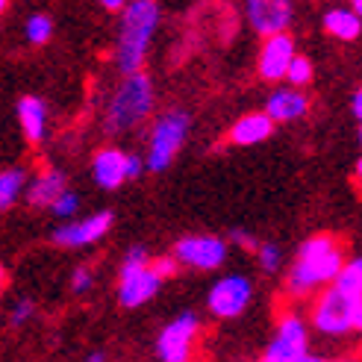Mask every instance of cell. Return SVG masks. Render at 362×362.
Wrapping results in <instances>:
<instances>
[{"instance_id":"obj_1","label":"cell","mask_w":362,"mask_h":362,"mask_svg":"<svg viewBox=\"0 0 362 362\" xmlns=\"http://www.w3.org/2000/svg\"><path fill=\"white\" fill-rule=\"evenodd\" d=\"M345 265H348L345 250L336 242V236H330V233L310 236L300 245L298 259L286 277V292L295 298H306L324 286L330 288L341 271H345Z\"/></svg>"},{"instance_id":"obj_2","label":"cell","mask_w":362,"mask_h":362,"mask_svg":"<svg viewBox=\"0 0 362 362\" xmlns=\"http://www.w3.org/2000/svg\"><path fill=\"white\" fill-rule=\"evenodd\" d=\"M156 24H159V6L156 4H151V0L127 4L124 18H121L118 45H115V62H118L124 77L141 74V62L148 57Z\"/></svg>"},{"instance_id":"obj_3","label":"cell","mask_w":362,"mask_h":362,"mask_svg":"<svg viewBox=\"0 0 362 362\" xmlns=\"http://www.w3.org/2000/svg\"><path fill=\"white\" fill-rule=\"evenodd\" d=\"M153 110V86L151 77L144 74H133L124 77V83L115 88V95L106 106L103 115V130L106 133H124L130 127L141 124Z\"/></svg>"},{"instance_id":"obj_4","label":"cell","mask_w":362,"mask_h":362,"mask_svg":"<svg viewBox=\"0 0 362 362\" xmlns=\"http://www.w3.org/2000/svg\"><path fill=\"white\" fill-rule=\"evenodd\" d=\"M186 133H189V115L180 112V110H171L165 115H159L156 124H153V133H151V151H148V171L159 174L165 171L177 151L183 148L186 141Z\"/></svg>"},{"instance_id":"obj_5","label":"cell","mask_w":362,"mask_h":362,"mask_svg":"<svg viewBox=\"0 0 362 362\" xmlns=\"http://www.w3.org/2000/svg\"><path fill=\"white\" fill-rule=\"evenodd\" d=\"M354 298L339 292L336 286L324 288L313 303V327L324 336H341L354 330Z\"/></svg>"},{"instance_id":"obj_6","label":"cell","mask_w":362,"mask_h":362,"mask_svg":"<svg viewBox=\"0 0 362 362\" xmlns=\"http://www.w3.org/2000/svg\"><path fill=\"white\" fill-rule=\"evenodd\" d=\"M310 333L300 315L286 313L277 324V333L265 348V362H303L310 356Z\"/></svg>"},{"instance_id":"obj_7","label":"cell","mask_w":362,"mask_h":362,"mask_svg":"<svg viewBox=\"0 0 362 362\" xmlns=\"http://www.w3.org/2000/svg\"><path fill=\"white\" fill-rule=\"evenodd\" d=\"M201 333V321L194 313H180L171 324H165V330L156 339V354L162 362H189L194 339Z\"/></svg>"},{"instance_id":"obj_8","label":"cell","mask_w":362,"mask_h":362,"mask_svg":"<svg viewBox=\"0 0 362 362\" xmlns=\"http://www.w3.org/2000/svg\"><path fill=\"white\" fill-rule=\"evenodd\" d=\"M250 298H253L250 280L242 274H227L218 283H212L209 295H206V306L215 318H236L247 310Z\"/></svg>"},{"instance_id":"obj_9","label":"cell","mask_w":362,"mask_h":362,"mask_svg":"<svg viewBox=\"0 0 362 362\" xmlns=\"http://www.w3.org/2000/svg\"><path fill=\"white\" fill-rule=\"evenodd\" d=\"M174 259L201 271L221 268L227 259V242L218 236H183L174 245Z\"/></svg>"},{"instance_id":"obj_10","label":"cell","mask_w":362,"mask_h":362,"mask_svg":"<svg viewBox=\"0 0 362 362\" xmlns=\"http://www.w3.org/2000/svg\"><path fill=\"white\" fill-rule=\"evenodd\" d=\"M247 12V24L257 30L262 39H277L286 35V30L292 27V6L283 0H250L245 6Z\"/></svg>"},{"instance_id":"obj_11","label":"cell","mask_w":362,"mask_h":362,"mask_svg":"<svg viewBox=\"0 0 362 362\" xmlns=\"http://www.w3.org/2000/svg\"><path fill=\"white\" fill-rule=\"evenodd\" d=\"M112 227V212H95L83 221H71L53 230V242L62 247H86L98 239H103V233Z\"/></svg>"},{"instance_id":"obj_12","label":"cell","mask_w":362,"mask_h":362,"mask_svg":"<svg viewBox=\"0 0 362 362\" xmlns=\"http://www.w3.org/2000/svg\"><path fill=\"white\" fill-rule=\"evenodd\" d=\"M298 59L295 53V39L292 35H277V39H268L259 50V77L274 83V80H286L288 68Z\"/></svg>"},{"instance_id":"obj_13","label":"cell","mask_w":362,"mask_h":362,"mask_svg":"<svg viewBox=\"0 0 362 362\" xmlns=\"http://www.w3.org/2000/svg\"><path fill=\"white\" fill-rule=\"evenodd\" d=\"M162 286V277L151 268L139 271V274H130V277H121L118 280V303L127 306V310H133V306H141L148 303Z\"/></svg>"},{"instance_id":"obj_14","label":"cell","mask_w":362,"mask_h":362,"mask_svg":"<svg viewBox=\"0 0 362 362\" xmlns=\"http://www.w3.org/2000/svg\"><path fill=\"white\" fill-rule=\"evenodd\" d=\"M92 174L100 189H118L127 180V153L118 148H103L92 159Z\"/></svg>"},{"instance_id":"obj_15","label":"cell","mask_w":362,"mask_h":362,"mask_svg":"<svg viewBox=\"0 0 362 362\" xmlns=\"http://www.w3.org/2000/svg\"><path fill=\"white\" fill-rule=\"evenodd\" d=\"M68 192V180L62 171H45L33 180V186L27 189V201L35 209H53L57 201Z\"/></svg>"},{"instance_id":"obj_16","label":"cell","mask_w":362,"mask_h":362,"mask_svg":"<svg viewBox=\"0 0 362 362\" xmlns=\"http://www.w3.org/2000/svg\"><path fill=\"white\" fill-rule=\"evenodd\" d=\"M271 133H274V121L268 118V112H247L230 127L227 139L233 144H239V148H250V144L265 141Z\"/></svg>"},{"instance_id":"obj_17","label":"cell","mask_w":362,"mask_h":362,"mask_svg":"<svg viewBox=\"0 0 362 362\" xmlns=\"http://www.w3.org/2000/svg\"><path fill=\"white\" fill-rule=\"evenodd\" d=\"M306 110H310V100L298 88H277L265 103V112L271 121H295L306 115Z\"/></svg>"},{"instance_id":"obj_18","label":"cell","mask_w":362,"mask_h":362,"mask_svg":"<svg viewBox=\"0 0 362 362\" xmlns=\"http://www.w3.org/2000/svg\"><path fill=\"white\" fill-rule=\"evenodd\" d=\"M18 121H21V130L27 136L30 144H39L45 139V127H47V106L42 98H21L18 100Z\"/></svg>"},{"instance_id":"obj_19","label":"cell","mask_w":362,"mask_h":362,"mask_svg":"<svg viewBox=\"0 0 362 362\" xmlns=\"http://www.w3.org/2000/svg\"><path fill=\"white\" fill-rule=\"evenodd\" d=\"M324 30H327L333 39L354 42L362 33V18L354 9H330L327 15H324Z\"/></svg>"},{"instance_id":"obj_20","label":"cell","mask_w":362,"mask_h":362,"mask_svg":"<svg viewBox=\"0 0 362 362\" xmlns=\"http://www.w3.org/2000/svg\"><path fill=\"white\" fill-rule=\"evenodd\" d=\"M339 292H345L348 298H354V300H362V257H356V259H348V265H345V271L339 274V280L333 283Z\"/></svg>"},{"instance_id":"obj_21","label":"cell","mask_w":362,"mask_h":362,"mask_svg":"<svg viewBox=\"0 0 362 362\" xmlns=\"http://www.w3.org/2000/svg\"><path fill=\"white\" fill-rule=\"evenodd\" d=\"M24 180H27V174L18 165L6 168L4 174H0V206L4 209H9L18 201V194H21V189H24Z\"/></svg>"},{"instance_id":"obj_22","label":"cell","mask_w":362,"mask_h":362,"mask_svg":"<svg viewBox=\"0 0 362 362\" xmlns=\"http://www.w3.org/2000/svg\"><path fill=\"white\" fill-rule=\"evenodd\" d=\"M50 33H53V21H50L47 15L35 12V15L27 18V39H30L33 45H45V42L50 39Z\"/></svg>"},{"instance_id":"obj_23","label":"cell","mask_w":362,"mask_h":362,"mask_svg":"<svg viewBox=\"0 0 362 362\" xmlns=\"http://www.w3.org/2000/svg\"><path fill=\"white\" fill-rule=\"evenodd\" d=\"M153 262L148 259V250H144L141 245L130 247L127 250V257H124V265H121V277H130V274H139V271L144 268H151Z\"/></svg>"},{"instance_id":"obj_24","label":"cell","mask_w":362,"mask_h":362,"mask_svg":"<svg viewBox=\"0 0 362 362\" xmlns=\"http://www.w3.org/2000/svg\"><path fill=\"white\" fill-rule=\"evenodd\" d=\"M288 83H292V88H300V86H306L313 80V62L306 59V57H298L295 62H292V68H288V77H286Z\"/></svg>"},{"instance_id":"obj_25","label":"cell","mask_w":362,"mask_h":362,"mask_svg":"<svg viewBox=\"0 0 362 362\" xmlns=\"http://www.w3.org/2000/svg\"><path fill=\"white\" fill-rule=\"evenodd\" d=\"M257 259H259V268L271 274V271H277L283 265V250L277 245H262L257 250Z\"/></svg>"},{"instance_id":"obj_26","label":"cell","mask_w":362,"mask_h":362,"mask_svg":"<svg viewBox=\"0 0 362 362\" xmlns=\"http://www.w3.org/2000/svg\"><path fill=\"white\" fill-rule=\"evenodd\" d=\"M77 209H80V197L74 194V192H65L59 201H57V206H53L50 212L57 215V218H62V221H68V218H74L77 215Z\"/></svg>"},{"instance_id":"obj_27","label":"cell","mask_w":362,"mask_h":362,"mask_svg":"<svg viewBox=\"0 0 362 362\" xmlns=\"http://www.w3.org/2000/svg\"><path fill=\"white\" fill-rule=\"evenodd\" d=\"M33 310H35V303L30 298H21L12 306V313H9V327H21V324L33 315Z\"/></svg>"},{"instance_id":"obj_28","label":"cell","mask_w":362,"mask_h":362,"mask_svg":"<svg viewBox=\"0 0 362 362\" xmlns=\"http://www.w3.org/2000/svg\"><path fill=\"white\" fill-rule=\"evenodd\" d=\"M92 286H95V274H92V268H88V265H80V268L74 271V277H71V288H74L77 295H83V292H88Z\"/></svg>"},{"instance_id":"obj_29","label":"cell","mask_w":362,"mask_h":362,"mask_svg":"<svg viewBox=\"0 0 362 362\" xmlns=\"http://www.w3.org/2000/svg\"><path fill=\"white\" fill-rule=\"evenodd\" d=\"M230 242H233V245H239L242 250H253V253H257V250L262 247L257 239L250 236L247 230H239V227H236V230H230Z\"/></svg>"},{"instance_id":"obj_30","label":"cell","mask_w":362,"mask_h":362,"mask_svg":"<svg viewBox=\"0 0 362 362\" xmlns=\"http://www.w3.org/2000/svg\"><path fill=\"white\" fill-rule=\"evenodd\" d=\"M144 168H148V159H141V156H136V153H127V180L141 177Z\"/></svg>"},{"instance_id":"obj_31","label":"cell","mask_w":362,"mask_h":362,"mask_svg":"<svg viewBox=\"0 0 362 362\" xmlns=\"http://www.w3.org/2000/svg\"><path fill=\"white\" fill-rule=\"evenodd\" d=\"M153 271H156L162 280H165V277H174L177 259H174V257H159V259H153Z\"/></svg>"},{"instance_id":"obj_32","label":"cell","mask_w":362,"mask_h":362,"mask_svg":"<svg viewBox=\"0 0 362 362\" xmlns=\"http://www.w3.org/2000/svg\"><path fill=\"white\" fill-rule=\"evenodd\" d=\"M351 110H354V115L362 121V88H356V92H354V98H351Z\"/></svg>"},{"instance_id":"obj_33","label":"cell","mask_w":362,"mask_h":362,"mask_svg":"<svg viewBox=\"0 0 362 362\" xmlns=\"http://www.w3.org/2000/svg\"><path fill=\"white\" fill-rule=\"evenodd\" d=\"M354 330H359V333H362V300H356V303H354Z\"/></svg>"},{"instance_id":"obj_34","label":"cell","mask_w":362,"mask_h":362,"mask_svg":"<svg viewBox=\"0 0 362 362\" xmlns=\"http://www.w3.org/2000/svg\"><path fill=\"white\" fill-rule=\"evenodd\" d=\"M86 362H106V354L103 351H92V354L86 356Z\"/></svg>"},{"instance_id":"obj_35","label":"cell","mask_w":362,"mask_h":362,"mask_svg":"<svg viewBox=\"0 0 362 362\" xmlns=\"http://www.w3.org/2000/svg\"><path fill=\"white\" fill-rule=\"evenodd\" d=\"M103 6H106V9H127L121 0H103Z\"/></svg>"},{"instance_id":"obj_36","label":"cell","mask_w":362,"mask_h":362,"mask_svg":"<svg viewBox=\"0 0 362 362\" xmlns=\"http://www.w3.org/2000/svg\"><path fill=\"white\" fill-rule=\"evenodd\" d=\"M351 9H354V12H356V15H359V18H362V0H356V4H354V6H351Z\"/></svg>"},{"instance_id":"obj_37","label":"cell","mask_w":362,"mask_h":362,"mask_svg":"<svg viewBox=\"0 0 362 362\" xmlns=\"http://www.w3.org/2000/svg\"><path fill=\"white\" fill-rule=\"evenodd\" d=\"M303 362H327V359H318V356H306Z\"/></svg>"},{"instance_id":"obj_38","label":"cell","mask_w":362,"mask_h":362,"mask_svg":"<svg viewBox=\"0 0 362 362\" xmlns=\"http://www.w3.org/2000/svg\"><path fill=\"white\" fill-rule=\"evenodd\" d=\"M356 177H359V180H362V159H359V162H356Z\"/></svg>"},{"instance_id":"obj_39","label":"cell","mask_w":362,"mask_h":362,"mask_svg":"<svg viewBox=\"0 0 362 362\" xmlns=\"http://www.w3.org/2000/svg\"><path fill=\"white\" fill-rule=\"evenodd\" d=\"M359 144H362V127H359Z\"/></svg>"},{"instance_id":"obj_40","label":"cell","mask_w":362,"mask_h":362,"mask_svg":"<svg viewBox=\"0 0 362 362\" xmlns=\"http://www.w3.org/2000/svg\"><path fill=\"white\" fill-rule=\"evenodd\" d=\"M341 362H354V359H341Z\"/></svg>"}]
</instances>
